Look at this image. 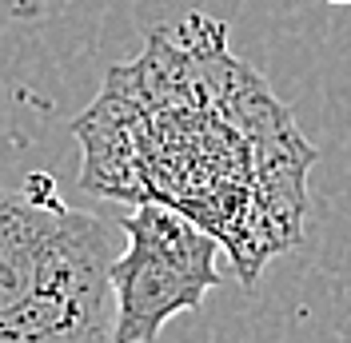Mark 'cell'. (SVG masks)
<instances>
[{
	"instance_id": "1",
	"label": "cell",
	"mask_w": 351,
	"mask_h": 343,
	"mask_svg": "<svg viewBox=\"0 0 351 343\" xmlns=\"http://www.w3.org/2000/svg\"><path fill=\"white\" fill-rule=\"evenodd\" d=\"M219 239L192 215L144 200L124 220V248L112 263V343H156L164 323L196 311L219 287Z\"/></svg>"
},
{
	"instance_id": "2",
	"label": "cell",
	"mask_w": 351,
	"mask_h": 343,
	"mask_svg": "<svg viewBox=\"0 0 351 343\" xmlns=\"http://www.w3.org/2000/svg\"><path fill=\"white\" fill-rule=\"evenodd\" d=\"M116 256L120 239L108 224L68 208L36 292L0 311V343H112Z\"/></svg>"
},
{
	"instance_id": "3",
	"label": "cell",
	"mask_w": 351,
	"mask_h": 343,
	"mask_svg": "<svg viewBox=\"0 0 351 343\" xmlns=\"http://www.w3.org/2000/svg\"><path fill=\"white\" fill-rule=\"evenodd\" d=\"M68 208L56 200L48 176H32L28 188H0V311L36 292L48 248Z\"/></svg>"
},
{
	"instance_id": "4",
	"label": "cell",
	"mask_w": 351,
	"mask_h": 343,
	"mask_svg": "<svg viewBox=\"0 0 351 343\" xmlns=\"http://www.w3.org/2000/svg\"><path fill=\"white\" fill-rule=\"evenodd\" d=\"M328 4H351V0H328Z\"/></svg>"
}]
</instances>
